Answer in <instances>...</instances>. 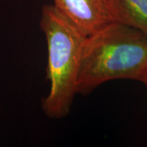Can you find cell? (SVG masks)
Returning a JSON list of instances; mask_svg holds the SVG:
<instances>
[{"label": "cell", "mask_w": 147, "mask_h": 147, "mask_svg": "<svg viewBox=\"0 0 147 147\" xmlns=\"http://www.w3.org/2000/svg\"><path fill=\"white\" fill-rule=\"evenodd\" d=\"M147 78V34L110 22L87 36L77 82V94L87 95L106 82Z\"/></svg>", "instance_id": "cell-1"}, {"label": "cell", "mask_w": 147, "mask_h": 147, "mask_svg": "<svg viewBox=\"0 0 147 147\" xmlns=\"http://www.w3.org/2000/svg\"><path fill=\"white\" fill-rule=\"evenodd\" d=\"M143 84H144V85H145V86H146V88H147V78H146V80L144 81V83H143Z\"/></svg>", "instance_id": "cell-5"}, {"label": "cell", "mask_w": 147, "mask_h": 147, "mask_svg": "<svg viewBox=\"0 0 147 147\" xmlns=\"http://www.w3.org/2000/svg\"><path fill=\"white\" fill-rule=\"evenodd\" d=\"M40 28L47 45V79L50 89L42 108L50 119H60L70 112L75 95L79 66L87 35L53 5L42 8Z\"/></svg>", "instance_id": "cell-2"}, {"label": "cell", "mask_w": 147, "mask_h": 147, "mask_svg": "<svg viewBox=\"0 0 147 147\" xmlns=\"http://www.w3.org/2000/svg\"><path fill=\"white\" fill-rule=\"evenodd\" d=\"M53 6L87 36L112 22L109 0H53Z\"/></svg>", "instance_id": "cell-3"}, {"label": "cell", "mask_w": 147, "mask_h": 147, "mask_svg": "<svg viewBox=\"0 0 147 147\" xmlns=\"http://www.w3.org/2000/svg\"><path fill=\"white\" fill-rule=\"evenodd\" d=\"M112 21L147 34V0H109Z\"/></svg>", "instance_id": "cell-4"}]
</instances>
